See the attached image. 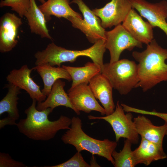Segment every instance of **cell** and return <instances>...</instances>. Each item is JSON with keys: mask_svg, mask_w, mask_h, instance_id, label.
<instances>
[{"mask_svg": "<svg viewBox=\"0 0 167 167\" xmlns=\"http://www.w3.org/2000/svg\"><path fill=\"white\" fill-rule=\"evenodd\" d=\"M124 112L118 101L115 109L111 114L103 117L90 115L88 118L89 119H103L108 122L114 131L117 142L121 138H123L128 139L132 144H137L139 140V135L135 128L133 115L130 112L125 114Z\"/></svg>", "mask_w": 167, "mask_h": 167, "instance_id": "obj_6", "label": "cell"}, {"mask_svg": "<svg viewBox=\"0 0 167 167\" xmlns=\"http://www.w3.org/2000/svg\"><path fill=\"white\" fill-rule=\"evenodd\" d=\"M132 55L137 64L139 81L136 88L144 92L164 81H167V49L162 48L153 39L146 49L135 51Z\"/></svg>", "mask_w": 167, "mask_h": 167, "instance_id": "obj_2", "label": "cell"}, {"mask_svg": "<svg viewBox=\"0 0 167 167\" xmlns=\"http://www.w3.org/2000/svg\"><path fill=\"white\" fill-rule=\"evenodd\" d=\"M37 0L41 3L42 4H43L46 2L45 0Z\"/></svg>", "mask_w": 167, "mask_h": 167, "instance_id": "obj_29", "label": "cell"}, {"mask_svg": "<svg viewBox=\"0 0 167 167\" xmlns=\"http://www.w3.org/2000/svg\"><path fill=\"white\" fill-rule=\"evenodd\" d=\"M30 0V6L24 16L26 18L31 31L42 38H52L46 25L45 15L37 5L35 0Z\"/></svg>", "mask_w": 167, "mask_h": 167, "instance_id": "obj_22", "label": "cell"}, {"mask_svg": "<svg viewBox=\"0 0 167 167\" xmlns=\"http://www.w3.org/2000/svg\"><path fill=\"white\" fill-rule=\"evenodd\" d=\"M88 85L95 97L99 100L106 112L109 115L114 111L113 87L108 79L101 73L94 76L90 81Z\"/></svg>", "mask_w": 167, "mask_h": 167, "instance_id": "obj_15", "label": "cell"}, {"mask_svg": "<svg viewBox=\"0 0 167 167\" xmlns=\"http://www.w3.org/2000/svg\"><path fill=\"white\" fill-rule=\"evenodd\" d=\"M68 95L70 101L79 112L89 113L92 111L100 112L102 115L105 114L103 107L98 103L88 84H79L69 90Z\"/></svg>", "mask_w": 167, "mask_h": 167, "instance_id": "obj_12", "label": "cell"}, {"mask_svg": "<svg viewBox=\"0 0 167 167\" xmlns=\"http://www.w3.org/2000/svg\"><path fill=\"white\" fill-rule=\"evenodd\" d=\"M71 77L72 89L82 84H88L91 79L95 75L101 73L100 68L93 62H88L84 66L80 67H72L62 65Z\"/></svg>", "mask_w": 167, "mask_h": 167, "instance_id": "obj_23", "label": "cell"}, {"mask_svg": "<svg viewBox=\"0 0 167 167\" xmlns=\"http://www.w3.org/2000/svg\"><path fill=\"white\" fill-rule=\"evenodd\" d=\"M32 100L31 105L24 111L26 118L16 124L21 133L33 140L47 141L53 138L59 131L70 128L71 118L61 115L56 120L50 121L48 116L53 111L50 108L38 110L37 101Z\"/></svg>", "mask_w": 167, "mask_h": 167, "instance_id": "obj_1", "label": "cell"}, {"mask_svg": "<svg viewBox=\"0 0 167 167\" xmlns=\"http://www.w3.org/2000/svg\"><path fill=\"white\" fill-rule=\"evenodd\" d=\"M34 70L27 65L22 66L19 69H14L10 71L6 77L9 84L14 85L25 90L32 100L37 102H42L46 99L40 89V87L32 79L31 74Z\"/></svg>", "mask_w": 167, "mask_h": 167, "instance_id": "obj_11", "label": "cell"}, {"mask_svg": "<svg viewBox=\"0 0 167 167\" xmlns=\"http://www.w3.org/2000/svg\"><path fill=\"white\" fill-rule=\"evenodd\" d=\"M77 5L84 19L76 17H70L68 19L73 27L83 32L89 41L94 44L101 39H105V31L101 25V20L82 0H73L70 3Z\"/></svg>", "mask_w": 167, "mask_h": 167, "instance_id": "obj_7", "label": "cell"}, {"mask_svg": "<svg viewBox=\"0 0 167 167\" xmlns=\"http://www.w3.org/2000/svg\"><path fill=\"white\" fill-rule=\"evenodd\" d=\"M21 19L14 13L4 14L0 20V52L11 51L17 45L18 29L22 24Z\"/></svg>", "mask_w": 167, "mask_h": 167, "instance_id": "obj_13", "label": "cell"}, {"mask_svg": "<svg viewBox=\"0 0 167 167\" xmlns=\"http://www.w3.org/2000/svg\"><path fill=\"white\" fill-rule=\"evenodd\" d=\"M125 109L127 112H133L142 114L152 115L159 117L163 119L165 122V123L167 124V113L157 112L155 110L148 111L138 109L127 105L125 106Z\"/></svg>", "mask_w": 167, "mask_h": 167, "instance_id": "obj_28", "label": "cell"}, {"mask_svg": "<svg viewBox=\"0 0 167 167\" xmlns=\"http://www.w3.org/2000/svg\"><path fill=\"white\" fill-rule=\"evenodd\" d=\"M82 127L81 119L73 117L70 128L61 137L62 141L74 146L78 152L88 151L93 155L105 158L114 165L112 153L117 146V142L108 139L100 140L92 138L85 133Z\"/></svg>", "mask_w": 167, "mask_h": 167, "instance_id": "obj_3", "label": "cell"}, {"mask_svg": "<svg viewBox=\"0 0 167 167\" xmlns=\"http://www.w3.org/2000/svg\"><path fill=\"white\" fill-rule=\"evenodd\" d=\"M138 134L150 141L163 146L164 137L167 135V124L156 126L144 116L139 115L133 119Z\"/></svg>", "mask_w": 167, "mask_h": 167, "instance_id": "obj_18", "label": "cell"}, {"mask_svg": "<svg viewBox=\"0 0 167 167\" xmlns=\"http://www.w3.org/2000/svg\"><path fill=\"white\" fill-rule=\"evenodd\" d=\"M21 162L15 160L7 153H0V167H27Z\"/></svg>", "mask_w": 167, "mask_h": 167, "instance_id": "obj_27", "label": "cell"}, {"mask_svg": "<svg viewBox=\"0 0 167 167\" xmlns=\"http://www.w3.org/2000/svg\"><path fill=\"white\" fill-rule=\"evenodd\" d=\"M101 73L121 95L128 94L139 81L137 64L126 59L104 64Z\"/></svg>", "mask_w": 167, "mask_h": 167, "instance_id": "obj_5", "label": "cell"}, {"mask_svg": "<svg viewBox=\"0 0 167 167\" xmlns=\"http://www.w3.org/2000/svg\"><path fill=\"white\" fill-rule=\"evenodd\" d=\"M7 87L8 92L0 101V115L6 112L8 116L0 120V129L7 125H16V121L19 117L17 105L20 89L11 84H9Z\"/></svg>", "mask_w": 167, "mask_h": 167, "instance_id": "obj_16", "label": "cell"}, {"mask_svg": "<svg viewBox=\"0 0 167 167\" xmlns=\"http://www.w3.org/2000/svg\"><path fill=\"white\" fill-rule=\"evenodd\" d=\"M33 68L42 78L44 87L41 90L46 96L50 93L53 84L58 79H62L69 81L72 80L70 74L62 67H56L48 64H45L36 66Z\"/></svg>", "mask_w": 167, "mask_h": 167, "instance_id": "obj_20", "label": "cell"}, {"mask_svg": "<svg viewBox=\"0 0 167 167\" xmlns=\"http://www.w3.org/2000/svg\"><path fill=\"white\" fill-rule=\"evenodd\" d=\"M122 25L135 39L142 43L147 45L153 39V28L148 22L144 21L133 8Z\"/></svg>", "mask_w": 167, "mask_h": 167, "instance_id": "obj_14", "label": "cell"}, {"mask_svg": "<svg viewBox=\"0 0 167 167\" xmlns=\"http://www.w3.org/2000/svg\"><path fill=\"white\" fill-rule=\"evenodd\" d=\"M105 42V40H100L90 47L81 50L67 49L52 42L49 44L44 51V61L51 66H60L62 63L73 62L79 56H86L90 58L102 71L104 64L103 55L106 49Z\"/></svg>", "mask_w": 167, "mask_h": 167, "instance_id": "obj_4", "label": "cell"}, {"mask_svg": "<svg viewBox=\"0 0 167 167\" xmlns=\"http://www.w3.org/2000/svg\"><path fill=\"white\" fill-rule=\"evenodd\" d=\"M132 8L146 19L154 28L161 29L167 36V2L162 0L152 3L146 0H129Z\"/></svg>", "mask_w": 167, "mask_h": 167, "instance_id": "obj_9", "label": "cell"}, {"mask_svg": "<svg viewBox=\"0 0 167 167\" xmlns=\"http://www.w3.org/2000/svg\"><path fill=\"white\" fill-rule=\"evenodd\" d=\"M30 6V0H2L0 7L9 6L23 18Z\"/></svg>", "mask_w": 167, "mask_h": 167, "instance_id": "obj_25", "label": "cell"}, {"mask_svg": "<svg viewBox=\"0 0 167 167\" xmlns=\"http://www.w3.org/2000/svg\"><path fill=\"white\" fill-rule=\"evenodd\" d=\"M105 48L110 53V63L118 61L125 49L131 51L135 47L142 48V43L135 39L121 24L105 31Z\"/></svg>", "mask_w": 167, "mask_h": 167, "instance_id": "obj_8", "label": "cell"}, {"mask_svg": "<svg viewBox=\"0 0 167 167\" xmlns=\"http://www.w3.org/2000/svg\"><path fill=\"white\" fill-rule=\"evenodd\" d=\"M65 84V82L60 79L56 80L45 100L42 102H37L36 109L41 111L50 108L53 111L56 107L64 106L71 109L77 114L79 115L80 112L73 106L68 94L64 90V87Z\"/></svg>", "mask_w": 167, "mask_h": 167, "instance_id": "obj_17", "label": "cell"}, {"mask_svg": "<svg viewBox=\"0 0 167 167\" xmlns=\"http://www.w3.org/2000/svg\"><path fill=\"white\" fill-rule=\"evenodd\" d=\"M132 8L129 0H111L103 7L92 11L100 18L101 26L105 28L121 24Z\"/></svg>", "mask_w": 167, "mask_h": 167, "instance_id": "obj_10", "label": "cell"}, {"mask_svg": "<svg viewBox=\"0 0 167 167\" xmlns=\"http://www.w3.org/2000/svg\"><path fill=\"white\" fill-rule=\"evenodd\" d=\"M77 152L67 161L58 164L51 166H44L45 167H92L84 160L80 153Z\"/></svg>", "mask_w": 167, "mask_h": 167, "instance_id": "obj_26", "label": "cell"}, {"mask_svg": "<svg viewBox=\"0 0 167 167\" xmlns=\"http://www.w3.org/2000/svg\"><path fill=\"white\" fill-rule=\"evenodd\" d=\"M69 0H48L38 6L45 15L47 21L51 15L68 19L70 17L82 18L81 15L73 10L70 6Z\"/></svg>", "mask_w": 167, "mask_h": 167, "instance_id": "obj_21", "label": "cell"}, {"mask_svg": "<svg viewBox=\"0 0 167 167\" xmlns=\"http://www.w3.org/2000/svg\"><path fill=\"white\" fill-rule=\"evenodd\" d=\"M132 143L126 139L122 150L119 152L114 150L112 153L115 167H134L137 165L131 147Z\"/></svg>", "mask_w": 167, "mask_h": 167, "instance_id": "obj_24", "label": "cell"}, {"mask_svg": "<svg viewBox=\"0 0 167 167\" xmlns=\"http://www.w3.org/2000/svg\"><path fill=\"white\" fill-rule=\"evenodd\" d=\"M133 152L137 164L148 165L153 161L167 158L163 146L142 138L139 146Z\"/></svg>", "mask_w": 167, "mask_h": 167, "instance_id": "obj_19", "label": "cell"}]
</instances>
